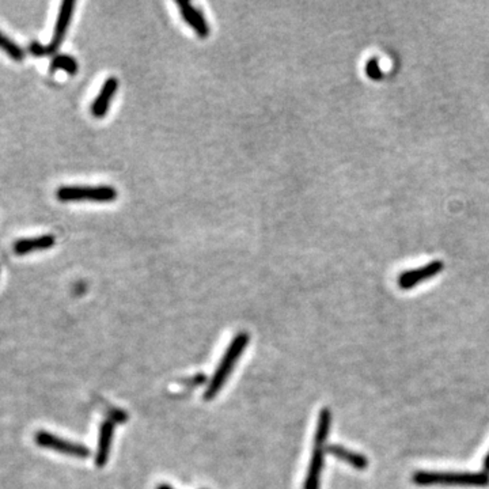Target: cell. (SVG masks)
Segmentation results:
<instances>
[{
    "label": "cell",
    "instance_id": "cell-1",
    "mask_svg": "<svg viewBox=\"0 0 489 489\" xmlns=\"http://www.w3.org/2000/svg\"><path fill=\"white\" fill-rule=\"evenodd\" d=\"M412 481L420 487L450 485V487H488L489 474L485 471H416Z\"/></svg>",
    "mask_w": 489,
    "mask_h": 489
},
{
    "label": "cell",
    "instance_id": "cell-2",
    "mask_svg": "<svg viewBox=\"0 0 489 489\" xmlns=\"http://www.w3.org/2000/svg\"><path fill=\"white\" fill-rule=\"evenodd\" d=\"M249 343V334L242 332L238 333L234 337V340L231 341V344L229 345L227 351L223 355L220 364L217 366L215 374L207 388V391L204 393V400H212L216 394L223 388V385L226 383L227 378L230 376V374L233 371L238 359L241 357V355L245 351V348L248 347Z\"/></svg>",
    "mask_w": 489,
    "mask_h": 489
},
{
    "label": "cell",
    "instance_id": "cell-3",
    "mask_svg": "<svg viewBox=\"0 0 489 489\" xmlns=\"http://www.w3.org/2000/svg\"><path fill=\"white\" fill-rule=\"evenodd\" d=\"M56 196L63 203L74 201H93V203H112L118 198V191L108 185L101 186H61Z\"/></svg>",
    "mask_w": 489,
    "mask_h": 489
},
{
    "label": "cell",
    "instance_id": "cell-4",
    "mask_svg": "<svg viewBox=\"0 0 489 489\" xmlns=\"http://www.w3.org/2000/svg\"><path fill=\"white\" fill-rule=\"evenodd\" d=\"M36 442L39 447L58 451L61 454H67V455L77 457V458H87L90 455V450L86 446L61 439L59 436H56L51 432H46V431L37 432Z\"/></svg>",
    "mask_w": 489,
    "mask_h": 489
},
{
    "label": "cell",
    "instance_id": "cell-5",
    "mask_svg": "<svg viewBox=\"0 0 489 489\" xmlns=\"http://www.w3.org/2000/svg\"><path fill=\"white\" fill-rule=\"evenodd\" d=\"M74 10H75V1L74 0H65L61 3L59 10V15L56 20V25L53 29V36L52 39L49 41V44L46 45V51H48V56L53 55L58 52L63 41L67 36V32L70 29L71 20L74 15Z\"/></svg>",
    "mask_w": 489,
    "mask_h": 489
},
{
    "label": "cell",
    "instance_id": "cell-6",
    "mask_svg": "<svg viewBox=\"0 0 489 489\" xmlns=\"http://www.w3.org/2000/svg\"><path fill=\"white\" fill-rule=\"evenodd\" d=\"M443 262L436 260V261H431L430 264L416 268V269H409L405 271L398 276L397 283L398 287L401 290H411L413 287H416L417 284H420L424 280H428L431 277L440 274L443 269Z\"/></svg>",
    "mask_w": 489,
    "mask_h": 489
},
{
    "label": "cell",
    "instance_id": "cell-7",
    "mask_svg": "<svg viewBox=\"0 0 489 489\" xmlns=\"http://www.w3.org/2000/svg\"><path fill=\"white\" fill-rule=\"evenodd\" d=\"M177 7L179 10L182 20H185V23L200 39H207L210 36L211 29H210L208 20H205L204 14L198 8H196L191 1H186V0L177 1Z\"/></svg>",
    "mask_w": 489,
    "mask_h": 489
},
{
    "label": "cell",
    "instance_id": "cell-8",
    "mask_svg": "<svg viewBox=\"0 0 489 489\" xmlns=\"http://www.w3.org/2000/svg\"><path fill=\"white\" fill-rule=\"evenodd\" d=\"M118 90V80L115 77L106 79L101 91L91 105V115L96 118H103L109 112L110 103Z\"/></svg>",
    "mask_w": 489,
    "mask_h": 489
},
{
    "label": "cell",
    "instance_id": "cell-9",
    "mask_svg": "<svg viewBox=\"0 0 489 489\" xmlns=\"http://www.w3.org/2000/svg\"><path fill=\"white\" fill-rule=\"evenodd\" d=\"M56 243V238L53 235L45 234L33 236V238H22L14 242V253L17 255H26L33 252L48 250L53 248Z\"/></svg>",
    "mask_w": 489,
    "mask_h": 489
},
{
    "label": "cell",
    "instance_id": "cell-10",
    "mask_svg": "<svg viewBox=\"0 0 489 489\" xmlns=\"http://www.w3.org/2000/svg\"><path fill=\"white\" fill-rule=\"evenodd\" d=\"M113 435H115V423L112 420L103 421L101 424L99 436H98L97 454H96V465L98 468L105 466L109 459Z\"/></svg>",
    "mask_w": 489,
    "mask_h": 489
},
{
    "label": "cell",
    "instance_id": "cell-11",
    "mask_svg": "<svg viewBox=\"0 0 489 489\" xmlns=\"http://www.w3.org/2000/svg\"><path fill=\"white\" fill-rule=\"evenodd\" d=\"M322 469H324V450L322 447H314L303 489H319Z\"/></svg>",
    "mask_w": 489,
    "mask_h": 489
},
{
    "label": "cell",
    "instance_id": "cell-12",
    "mask_svg": "<svg viewBox=\"0 0 489 489\" xmlns=\"http://www.w3.org/2000/svg\"><path fill=\"white\" fill-rule=\"evenodd\" d=\"M326 451L333 455L334 458L343 461V462H347L353 466V469L356 470H366L367 466H369V459L363 455V454H359V452H355L353 450H348L340 445H331L326 447Z\"/></svg>",
    "mask_w": 489,
    "mask_h": 489
},
{
    "label": "cell",
    "instance_id": "cell-13",
    "mask_svg": "<svg viewBox=\"0 0 489 489\" xmlns=\"http://www.w3.org/2000/svg\"><path fill=\"white\" fill-rule=\"evenodd\" d=\"M332 427V412L329 408H324L319 412L318 421H317V428L314 433V447H324L329 438V432Z\"/></svg>",
    "mask_w": 489,
    "mask_h": 489
},
{
    "label": "cell",
    "instance_id": "cell-14",
    "mask_svg": "<svg viewBox=\"0 0 489 489\" xmlns=\"http://www.w3.org/2000/svg\"><path fill=\"white\" fill-rule=\"evenodd\" d=\"M79 65L77 59L70 55H56L51 61V71H64L68 75H75L78 72Z\"/></svg>",
    "mask_w": 489,
    "mask_h": 489
},
{
    "label": "cell",
    "instance_id": "cell-15",
    "mask_svg": "<svg viewBox=\"0 0 489 489\" xmlns=\"http://www.w3.org/2000/svg\"><path fill=\"white\" fill-rule=\"evenodd\" d=\"M0 49L13 60L15 61H22L25 59V51L20 48L17 42H14L13 39H8L7 36H4L0 32Z\"/></svg>",
    "mask_w": 489,
    "mask_h": 489
},
{
    "label": "cell",
    "instance_id": "cell-16",
    "mask_svg": "<svg viewBox=\"0 0 489 489\" xmlns=\"http://www.w3.org/2000/svg\"><path fill=\"white\" fill-rule=\"evenodd\" d=\"M366 74L367 77L370 79H374V80H379V79L383 78V72L378 64V60L370 59L367 60L366 63Z\"/></svg>",
    "mask_w": 489,
    "mask_h": 489
},
{
    "label": "cell",
    "instance_id": "cell-17",
    "mask_svg": "<svg viewBox=\"0 0 489 489\" xmlns=\"http://www.w3.org/2000/svg\"><path fill=\"white\" fill-rule=\"evenodd\" d=\"M29 51L33 56L36 58H44V56H48V51H46V45L44 46V44H41L39 41H33L30 45H29Z\"/></svg>",
    "mask_w": 489,
    "mask_h": 489
},
{
    "label": "cell",
    "instance_id": "cell-18",
    "mask_svg": "<svg viewBox=\"0 0 489 489\" xmlns=\"http://www.w3.org/2000/svg\"><path fill=\"white\" fill-rule=\"evenodd\" d=\"M484 470H485V473L489 474V452L487 454L485 459H484Z\"/></svg>",
    "mask_w": 489,
    "mask_h": 489
},
{
    "label": "cell",
    "instance_id": "cell-19",
    "mask_svg": "<svg viewBox=\"0 0 489 489\" xmlns=\"http://www.w3.org/2000/svg\"><path fill=\"white\" fill-rule=\"evenodd\" d=\"M157 489H173L170 485H166V484H162V485H159Z\"/></svg>",
    "mask_w": 489,
    "mask_h": 489
}]
</instances>
